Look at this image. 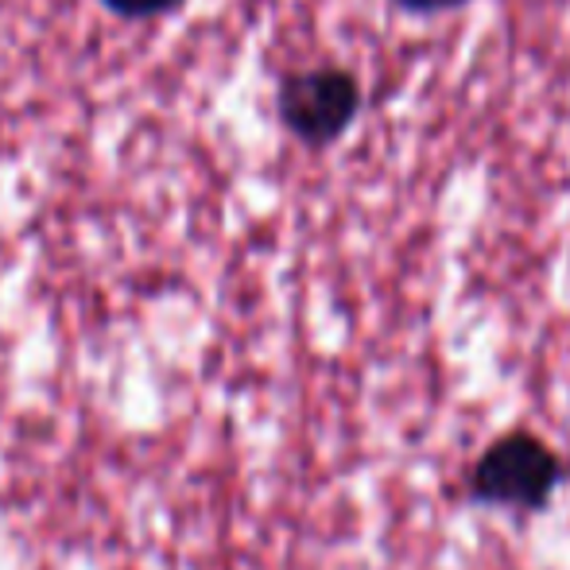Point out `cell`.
Returning a JSON list of instances; mask_svg holds the SVG:
<instances>
[{"instance_id": "1", "label": "cell", "mask_w": 570, "mask_h": 570, "mask_svg": "<svg viewBox=\"0 0 570 570\" xmlns=\"http://www.w3.org/2000/svg\"><path fill=\"white\" fill-rule=\"evenodd\" d=\"M279 120L295 140L311 148L334 144L361 114V86L342 67L295 70L279 82Z\"/></svg>"}, {"instance_id": "2", "label": "cell", "mask_w": 570, "mask_h": 570, "mask_svg": "<svg viewBox=\"0 0 570 570\" xmlns=\"http://www.w3.org/2000/svg\"><path fill=\"white\" fill-rule=\"evenodd\" d=\"M559 485V458L535 435L517 431L504 435L478 458L470 473V489L485 504H512V509H540Z\"/></svg>"}, {"instance_id": "4", "label": "cell", "mask_w": 570, "mask_h": 570, "mask_svg": "<svg viewBox=\"0 0 570 570\" xmlns=\"http://www.w3.org/2000/svg\"><path fill=\"white\" fill-rule=\"evenodd\" d=\"M404 12L412 16H435V12H451V8H462L465 0H396Z\"/></svg>"}, {"instance_id": "3", "label": "cell", "mask_w": 570, "mask_h": 570, "mask_svg": "<svg viewBox=\"0 0 570 570\" xmlns=\"http://www.w3.org/2000/svg\"><path fill=\"white\" fill-rule=\"evenodd\" d=\"M106 4L117 16H125V20H151V16H164L171 8H179L183 0H106Z\"/></svg>"}]
</instances>
